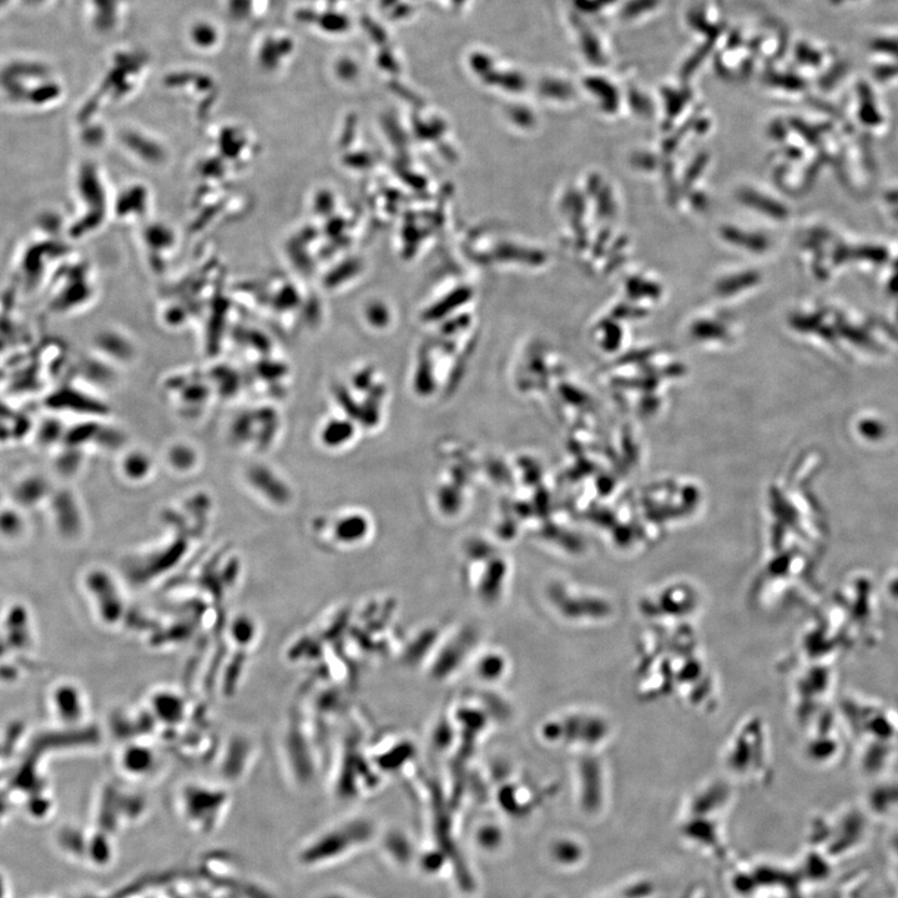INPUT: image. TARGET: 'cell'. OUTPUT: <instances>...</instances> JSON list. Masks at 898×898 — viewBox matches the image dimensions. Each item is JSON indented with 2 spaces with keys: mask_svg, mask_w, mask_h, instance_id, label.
<instances>
[{
  "mask_svg": "<svg viewBox=\"0 0 898 898\" xmlns=\"http://www.w3.org/2000/svg\"><path fill=\"white\" fill-rule=\"evenodd\" d=\"M725 768L735 775L760 776L769 770V743L763 723L754 718L736 731L725 751Z\"/></svg>",
  "mask_w": 898,
  "mask_h": 898,
  "instance_id": "cell-1",
  "label": "cell"
}]
</instances>
